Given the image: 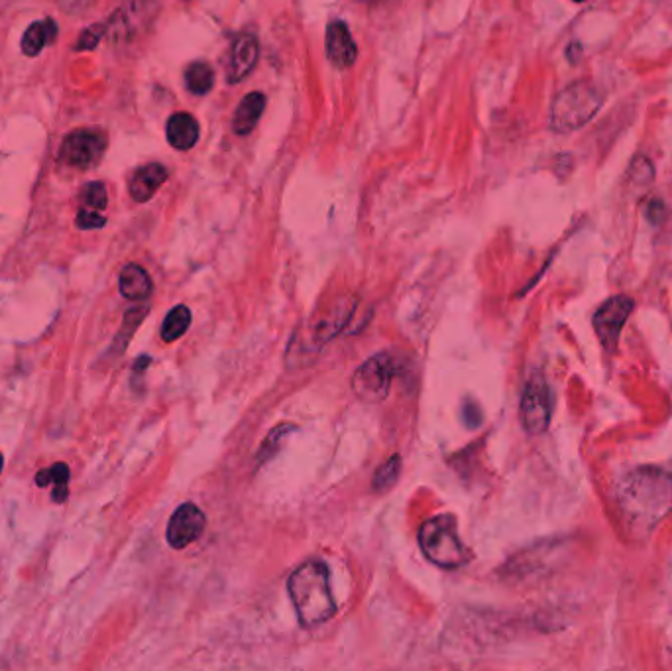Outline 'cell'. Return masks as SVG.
Here are the masks:
<instances>
[{"label":"cell","mask_w":672,"mask_h":671,"mask_svg":"<svg viewBox=\"0 0 672 671\" xmlns=\"http://www.w3.org/2000/svg\"><path fill=\"white\" fill-rule=\"evenodd\" d=\"M109 199H106V187L101 181H93L87 184L81 191V207L94 209V211H104Z\"/></svg>","instance_id":"obj_22"},{"label":"cell","mask_w":672,"mask_h":671,"mask_svg":"<svg viewBox=\"0 0 672 671\" xmlns=\"http://www.w3.org/2000/svg\"><path fill=\"white\" fill-rule=\"evenodd\" d=\"M166 134L175 150H191L199 141V124L189 113H175L169 116Z\"/></svg>","instance_id":"obj_14"},{"label":"cell","mask_w":672,"mask_h":671,"mask_svg":"<svg viewBox=\"0 0 672 671\" xmlns=\"http://www.w3.org/2000/svg\"><path fill=\"white\" fill-rule=\"evenodd\" d=\"M419 546L425 558L441 569H458L468 561L454 520L446 514L425 521L419 530Z\"/></svg>","instance_id":"obj_4"},{"label":"cell","mask_w":672,"mask_h":671,"mask_svg":"<svg viewBox=\"0 0 672 671\" xmlns=\"http://www.w3.org/2000/svg\"><path fill=\"white\" fill-rule=\"evenodd\" d=\"M580 56H582V46L578 44V41H574V44H570L567 50V58L570 63H576Z\"/></svg>","instance_id":"obj_29"},{"label":"cell","mask_w":672,"mask_h":671,"mask_svg":"<svg viewBox=\"0 0 672 671\" xmlns=\"http://www.w3.org/2000/svg\"><path fill=\"white\" fill-rule=\"evenodd\" d=\"M191 325V312L187 305H175L172 312H169L164 319L162 325V339L166 343H174L179 337H184L187 333V329Z\"/></svg>","instance_id":"obj_19"},{"label":"cell","mask_w":672,"mask_h":671,"mask_svg":"<svg viewBox=\"0 0 672 671\" xmlns=\"http://www.w3.org/2000/svg\"><path fill=\"white\" fill-rule=\"evenodd\" d=\"M119 287H121L122 297H126V300L144 302V300H148L149 295H152L154 284H152V278H149V274L142 268V266L128 264V266H124L122 272H121Z\"/></svg>","instance_id":"obj_15"},{"label":"cell","mask_w":672,"mask_h":671,"mask_svg":"<svg viewBox=\"0 0 672 671\" xmlns=\"http://www.w3.org/2000/svg\"><path fill=\"white\" fill-rule=\"evenodd\" d=\"M106 134L99 129H77L66 136L59 148V162L73 169H91L106 152Z\"/></svg>","instance_id":"obj_6"},{"label":"cell","mask_w":672,"mask_h":671,"mask_svg":"<svg viewBox=\"0 0 672 671\" xmlns=\"http://www.w3.org/2000/svg\"><path fill=\"white\" fill-rule=\"evenodd\" d=\"M69 476H71L69 467L66 463H56L36 475V485L41 488L49 486V485L56 486L53 488L51 498L56 504H61V503H66L67 494H69Z\"/></svg>","instance_id":"obj_18"},{"label":"cell","mask_w":672,"mask_h":671,"mask_svg":"<svg viewBox=\"0 0 672 671\" xmlns=\"http://www.w3.org/2000/svg\"><path fill=\"white\" fill-rule=\"evenodd\" d=\"M265 109V97L262 93H248L238 104L237 113H234V132L237 134H250L255 124H258L260 116Z\"/></svg>","instance_id":"obj_17"},{"label":"cell","mask_w":672,"mask_h":671,"mask_svg":"<svg viewBox=\"0 0 672 671\" xmlns=\"http://www.w3.org/2000/svg\"><path fill=\"white\" fill-rule=\"evenodd\" d=\"M148 5L144 0H132L130 5L116 10L106 23V36H109L114 44H126L130 41L138 30H140L142 23L148 18Z\"/></svg>","instance_id":"obj_10"},{"label":"cell","mask_w":672,"mask_h":671,"mask_svg":"<svg viewBox=\"0 0 672 671\" xmlns=\"http://www.w3.org/2000/svg\"><path fill=\"white\" fill-rule=\"evenodd\" d=\"M185 83L187 89L195 95H205L212 89V83H215V73L202 61L191 63L185 71Z\"/></svg>","instance_id":"obj_20"},{"label":"cell","mask_w":672,"mask_h":671,"mask_svg":"<svg viewBox=\"0 0 672 671\" xmlns=\"http://www.w3.org/2000/svg\"><path fill=\"white\" fill-rule=\"evenodd\" d=\"M167 179V169L162 164H148L138 169L130 179V195L138 204H146L154 197L159 186Z\"/></svg>","instance_id":"obj_13"},{"label":"cell","mask_w":672,"mask_h":671,"mask_svg":"<svg viewBox=\"0 0 672 671\" xmlns=\"http://www.w3.org/2000/svg\"><path fill=\"white\" fill-rule=\"evenodd\" d=\"M604 97L588 81H574L564 87L551 106V129L559 134H567L588 124L596 113L602 109Z\"/></svg>","instance_id":"obj_3"},{"label":"cell","mask_w":672,"mask_h":671,"mask_svg":"<svg viewBox=\"0 0 672 671\" xmlns=\"http://www.w3.org/2000/svg\"><path fill=\"white\" fill-rule=\"evenodd\" d=\"M574 3H586V0H574Z\"/></svg>","instance_id":"obj_31"},{"label":"cell","mask_w":672,"mask_h":671,"mask_svg":"<svg viewBox=\"0 0 672 671\" xmlns=\"http://www.w3.org/2000/svg\"><path fill=\"white\" fill-rule=\"evenodd\" d=\"M399 471H401V457L391 455L390 459L378 468V473L373 475V488H376V491H388L390 486L396 485Z\"/></svg>","instance_id":"obj_21"},{"label":"cell","mask_w":672,"mask_h":671,"mask_svg":"<svg viewBox=\"0 0 672 671\" xmlns=\"http://www.w3.org/2000/svg\"><path fill=\"white\" fill-rule=\"evenodd\" d=\"M291 430H293V428H290V425H282V428H277L275 431H272V433H270V438L265 440V443L262 445V449H260V461L270 459V457H272V455L275 453V449H277V441H282L283 433L291 431Z\"/></svg>","instance_id":"obj_26"},{"label":"cell","mask_w":672,"mask_h":671,"mask_svg":"<svg viewBox=\"0 0 672 671\" xmlns=\"http://www.w3.org/2000/svg\"><path fill=\"white\" fill-rule=\"evenodd\" d=\"M327 58L338 69L352 68L356 63V44L352 40L348 26L340 20L327 28Z\"/></svg>","instance_id":"obj_11"},{"label":"cell","mask_w":672,"mask_h":671,"mask_svg":"<svg viewBox=\"0 0 672 671\" xmlns=\"http://www.w3.org/2000/svg\"><path fill=\"white\" fill-rule=\"evenodd\" d=\"M3 465H4V457L0 455V473H3Z\"/></svg>","instance_id":"obj_30"},{"label":"cell","mask_w":672,"mask_h":671,"mask_svg":"<svg viewBox=\"0 0 672 671\" xmlns=\"http://www.w3.org/2000/svg\"><path fill=\"white\" fill-rule=\"evenodd\" d=\"M75 225H77V227L83 229V231H89V229H103V227L106 225V217L103 215L101 211L81 207L79 213H77V219H75Z\"/></svg>","instance_id":"obj_25"},{"label":"cell","mask_w":672,"mask_h":671,"mask_svg":"<svg viewBox=\"0 0 672 671\" xmlns=\"http://www.w3.org/2000/svg\"><path fill=\"white\" fill-rule=\"evenodd\" d=\"M287 591L297 619L305 628L325 624L336 612V601L330 591V573L323 561L313 559L299 566L287 581Z\"/></svg>","instance_id":"obj_2"},{"label":"cell","mask_w":672,"mask_h":671,"mask_svg":"<svg viewBox=\"0 0 672 671\" xmlns=\"http://www.w3.org/2000/svg\"><path fill=\"white\" fill-rule=\"evenodd\" d=\"M396 365L390 355H376L362 365L352 376V390L366 404H380L388 398Z\"/></svg>","instance_id":"obj_5"},{"label":"cell","mask_w":672,"mask_h":671,"mask_svg":"<svg viewBox=\"0 0 672 671\" xmlns=\"http://www.w3.org/2000/svg\"><path fill=\"white\" fill-rule=\"evenodd\" d=\"M629 179L639 186L650 184L655 179V168L650 164V159L645 156H635L632 166H629Z\"/></svg>","instance_id":"obj_23"},{"label":"cell","mask_w":672,"mask_h":671,"mask_svg":"<svg viewBox=\"0 0 672 671\" xmlns=\"http://www.w3.org/2000/svg\"><path fill=\"white\" fill-rule=\"evenodd\" d=\"M58 38V24L56 20L46 18V20H38V23L30 24L22 36V51L24 56L36 58L41 53L46 46L53 44Z\"/></svg>","instance_id":"obj_16"},{"label":"cell","mask_w":672,"mask_h":671,"mask_svg":"<svg viewBox=\"0 0 672 671\" xmlns=\"http://www.w3.org/2000/svg\"><path fill=\"white\" fill-rule=\"evenodd\" d=\"M667 215H668V211H667V205L663 204V201H660V199L649 201V205L645 209V217H647L650 225H660V222L667 219Z\"/></svg>","instance_id":"obj_27"},{"label":"cell","mask_w":672,"mask_h":671,"mask_svg":"<svg viewBox=\"0 0 672 671\" xmlns=\"http://www.w3.org/2000/svg\"><path fill=\"white\" fill-rule=\"evenodd\" d=\"M552 415V400L547 380L541 375H533L521 396L519 418L523 430L529 435H542L549 430Z\"/></svg>","instance_id":"obj_7"},{"label":"cell","mask_w":672,"mask_h":671,"mask_svg":"<svg viewBox=\"0 0 672 671\" xmlns=\"http://www.w3.org/2000/svg\"><path fill=\"white\" fill-rule=\"evenodd\" d=\"M58 6L67 14H83L85 10H89L94 0H56Z\"/></svg>","instance_id":"obj_28"},{"label":"cell","mask_w":672,"mask_h":671,"mask_svg":"<svg viewBox=\"0 0 672 671\" xmlns=\"http://www.w3.org/2000/svg\"><path fill=\"white\" fill-rule=\"evenodd\" d=\"M205 514L195 504H181L167 524V543L174 549H184L197 541L205 531Z\"/></svg>","instance_id":"obj_9"},{"label":"cell","mask_w":672,"mask_h":671,"mask_svg":"<svg viewBox=\"0 0 672 671\" xmlns=\"http://www.w3.org/2000/svg\"><path fill=\"white\" fill-rule=\"evenodd\" d=\"M106 34V24H93L87 30H83V34L79 38L77 44H75V50L77 51H89L94 50L99 44L103 36Z\"/></svg>","instance_id":"obj_24"},{"label":"cell","mask_w":672,"mask_h":671,"mask_svg":"<svg viewBox=\"0 0 672 671\" xmlns=\"http://www.w3.org/2000/svg\"><path fill=\"white\" fill-rule=\"evenodd\" d=\"M633 310V300L627 295H615L610 297L600 310L594 315V329L597 339L602 340V345L607 350H614L620 340L622 329L627 322V317L632 315Z\"/></svg>","instance_id":"obj_8"},{"label":"cell","mask_w":672,"mask_h":671,"mask_svg":"<svg viewBox=\"0 0 672 671\" xmlns=\"http://www.w3.org/2000/svg\"><path fill=\"white\" fill-rule=\"evenodd\" d=\"M258 56H260L258 40H255V36L252 34H242L232 46L227 79L230 83H238L246 76H250L252 69L255 68V63H258Z\"/></svg>","instance_id":"obj_12"},{"label":"cell","mask_w":672,"mask_h":671,"mask_svg":"<svg viewBox=\"0 0 672 671\" xmlns=\"http://www.w3.org/2000/svg\"><path fill=\"white\" fill-rule=\"evenodd\" d=\"M615 508L632 540H647L672 510V475L657 467L627 473L615 488Z\"/></svg>","instance_id":"obj_1"}]
</instances>
